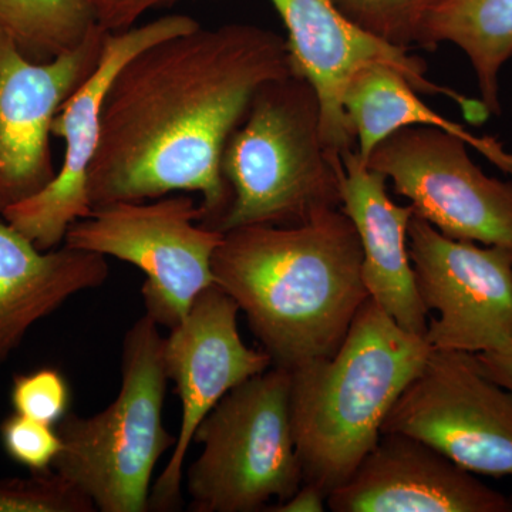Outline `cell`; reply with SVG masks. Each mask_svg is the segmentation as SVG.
Instances as JSON below:
<instances>
[{
    "instance_id": "6da1fadb",
    "label": "cell",
    "mask_w": 512,
    "mask_h": 512,
    "mask_svg": "<svg viewBox=\"0 0 512 512\" xmlns=\"http://www.w3.org/2000/svg\"><path fill=\"white\" fill-rule=\"evenodd\" d=\"M292 74L285 37L248 23L200 25L138 53L104 101L87 177L93 210L197 192L201 224L214 228L232 198L221 171L228 138L256 92Z\"/></svg>"
},
{
    "instance_id": "7a4b0ae2",
    "label": "cell",
    "mask_w": 512,
    "mask_h": 512,
    "mask_svg": "<svg viewBox=\"0 0 512 512\" xmlns=\"http://www.w3.org/2000/svg\"><path fill=\"white\" fill-rule=\"evenodd\" d=\"M362 261L355 225L338 208L291 227L224 232L212 274L274 366L293 370L342 345L369 299Z\"/></svg>"
},
{
    "instance_id": "3957f363",
    "label": "cell",
    "mask_w": 512,
    "mask_h": 512,
    "mask_svg": "<svg viewBox=\"0 0 512 512\" xmlns=\"http://www.w3.org/2000/svg\"><path fill=\"white\" fill-rule=\"evenodd\" d=\"M431 350L369 298L332 356L291 370L292 431L303 483L328 498L352 477Z\"/></svg>"
},
{
    "instance_id": "277c9868",
    "label": "cell",
    "mask_w": 512,
    "mask_h": 512,
    "mask_svg": "<svg viewBox=\"0 0 512 512\" xmlns=\"http://www.w3.org/2000/svg\"><path fill=\"white\" fill-rule=\"evenodd\" d=\"M221 171L232 198L221 232L303 224L342 208V157L326 146L318 94L302 77L272 80L225 144Z\"/></svg>"
},
{
    "instance_id": "5b68a950",
    "label": "cell",
    "mask_w": 512,
    "mask_h": 512,
    "mask_svg": "<svg viewBox=\"0 0 512 512\" xmlns=\"http://www.w3.org/2000/svg\"><path fill=\"white\" fill-rule=\"evenodd\" d=\"M165 338L147 313L127 330L116 400L90 417L67 414L53 470L101 512L150 511L151 478L177 436L163 421Z\"/></svg>"
},
{
    "instance_id": "8992f818",
    "label": "cell",
    "mask_w": 512,
    "mask_h": 512,
    "mask_svg": "<svg viewBox=\"0 0 512 512\" xmlns=\"http://www.w3.org/2000/svg\"><path fill=\"white\" fill-rule=\"evenodd\" d=\"M187 471L195 512L265 511L303 484L293 439L291 370L272 366L229 390L195 431Z\"/></svg>"
},
{
    "instance_id": "52a82bcc",
    "label": "cell",
    "mask_w": 512,
    "mask_h": 512,
    "mask_svg": "<svg viewBox=\"0 0 512 512\" xmlns=\"http://www.w3.org/2000/svg\"><path fill=\"white\" fill-rule=\"evenodd\" d=\"M200 204L185 194L94 208L67 229L63 245L137 266L141 295L158 326L173 329L201 292L215 284L212 256L224 232L201 224Z\"/></svg>"
},
{
    "instance_id": "ba28073f",
    "label": "cell",
    "mask_w": 512,
    "mask_h": 512,
    "mask_svg": "<svg viewBox=\"0 0 512 512\" xmlns=\"http://www.w3.org/2000/svg\"><path fill=\"white\" fill-rule=\"evenodd\" d=\"M384 433L423 441L476 476L512 477V394L473 353L431 350L387 414Z\"/></svg>"
},
{
    "instance_id": "9c48e42d",
    "label": "cell",
    "mask_w": 512,
    "mask_h": 512,
    "mask_svg": "<svg viewBox=\"0 0 512 512\" xmlns=\"http://www.w3.org/2000/svg\"><path fill=\"white\" fill-rule=\"evenodd\" d=\"M366 165L446 237L512 248V181L485 174L463 138L436 127H404L377 144Z\"/></svg>"
},
{
    "instance_id": "30bf717a",
    "label": "cell",
    "mask_w": 512,
    "mask_h": 512,
    "mask_svg": "<svg viewBox=\"0 0 512 512\" xmlns=\"http://www.w3.org/2000/svg\"><path fill=\"white\" fill-rule=\"evenodd\" d=\"M407 245L431 349L478 355L512 342V248L446 237L417 215Z\"/></svg>"
},
{
    "instance_id": "8fae6325",
    "label": "cell",
    "mask_w": 512,
    "mask_h": 512,
    "mask_svg": "<svg viewBox=\"0 0 512 512\" xmlns=\"http://www.w3.org/2000/svg\"><path fill=\"white\" fill-rule=\"evenodd\" d=\"M198 26L200 23L191 16L170 15L146 25L106 33L96 69L64 101L53 119L52 137L60 138L64 144L62 164L55 177L43 190L2 214L37 248L50 251L59 247L70 225L92 214L87 177L99 147L104 101L121 67L147 47Z\"/></svg>"
},
{
    "instance_id": "7c38bea8",
    "label": "cell",
    "mask_w": 512,
    "mask_h": 512,
    "mask_svg": "<svg viewBox=\"0 0 512 512\" xmlns=\"http://www.w3.org/2000/svg\"><path fill=\"white\" fill-rule=\"evenodd\" d=\"M288 30L289 55L295 76L311 83L320 103L326 146L343 157L356 150L343 109V99L357 73L386 64L402 74L416 92L456 101L464 116L480 123L490 116L481 101L433 82L427 66L409 50L389 45L350 22L332 0H269Z\"/></svg>"
},
{
    "instance_id": "4fadbf2b",
    "label": "cell",
    "mask_w": 512,
    "mask_h": 512,
    "mask_svg": "<svg viewBox=\"0 0 512 512\" xmlns=\"http://www.w3.org/2000/svg\"><path fill=\"white\" fill-rule=\"evenodd\" d=\"M238 313L237 302L214 284L165 338V369L180 397L181 424L170 461L151 491L150 510L180 508L185 458L201 421L229 390L274 366L265 350L242 340Z\"/></svg>"
},
{
    "instance_id": "5bb4252c",
    "label": "cell",
    "mask_w": 512,
    "mask_h": 512,
    "mask_svg": "<svg viewBox=\"0 0 512 512\" xmlns=\"http://www.w3.org/2000/svg\"><path fill=\"white\" fill-rule=\"evenodd\" d=\"M106 33L99 26L77 49L39 63L0 29V215L55 177L53 119L96 69Z\"/></svg>"
},
{
    "instance_id": "9a60e30c",
    "label": "cell",
    "mask_w": 512,
    "mask_h": 512,
    "mask_svg": "<svg viewBox=\"0 0 512 512\" xmlns=\"http://www.w3.org/2000/svg\"><path fill=\"white\" fill-rule=\"evenodd\" d=\"M333 512H510L511 498L423 441L384 433L326 498Z\"/></svg>"
},
{
    "instance_id": "2e32d148",
    "label": "cell",
    "mask_w": 512,
    "mask_h": 512,
    "mask_svg": "<svg viewBox=\"0 0 512 512\" xmlns=\"http://www.w3.org/2000/svg\"><path fill=\"white\" fill-rule=\"evenodd\" d=\"M342 211L362 245V279L369 298L406 332L426 339L429 312L417 291L407 231L414 211L387 192V178L356 150L343 154Z\"/></svg>"
},
{
    "instance_id": "e0dca14e",
    "label": "cell",
    "mask_w": 512,
    "mask_h": 512,
    "mask_svg": "<svg viewBox=\"0 0 512 512\" xmlns=\"http://www.w3.org/2000/svg\"><path fill=\"white\" fill-rule=\"evenodd\" d=\"M109 274L106 256L66 245L42 251L0 215V366L33 325Z\"/></svg>"
},
{
    "instance_id": "ac0fdd59",
    "label": "cell",
    "mask_w": 512,
    "mask_h": 512,
    "mask_svg": "<svg viewBox=\"0 0 512 512\" xmlns=\"http://www.w3.org/2000/svg\"><path fill=\"white\" fill-rule=\"evenodd\" d=\"M406 79L386 64H372L356 74L343 99L346 119L363 161L384 138L410 126H430L463 138L498 168L512 175V153L490 137H478L441 116L419 97Z\"/></svg>"
},
{
    "instance_id": "d6986e66",
    "label": "cell",
    "mask_w": 512,
    "mask_h": 512,
    "mask_svg": "<svg viewBox=\"0 0 512 512\" xmlns=\"http://www.w3.org/2000/svg\"><path fill=\"white\" fill-rule=\"evenodd\" d=\"M457 46L473 67L480 101L501 113L500 76L512 57V0H439L424 20L420 47Z\"/></svg>"
},
{
    "instance_id": "ffe728a7",
    "label": "cell",
    "mask_w": 512,
    "mask_h": 512,
    "mask_svg": "<svg viewBox=\"0 0 512 512\" xmlns=\"http://www.w3.org/2000/svg\"><path fill=\"white\" fill-rule=\"evenodd\" d=\"M97 28L92 0H0V29L33 62L72 52Z\"/></svg>"
},
{
    "instance_id": "44dd1931",
    "label": "cell",
    "mask_w": 512,
    "mask_h": 512,
    "mask_svg": "<svg viewBox=\"0 0 512 512\" xmlns=\"http://www.w3.org/2000/svg\"><path fill=\"white\" fill-rule=\"evenodd\" d=\"M360 29L389 45L419 46L424 20L439 0H332Z\"/></svg>"
},
{
    "instance_id": "7402d4cb",
    "label": "cell",
    "mask_w": 512,
    "mask_h": 512,
    "mask_svg": "<svg viewBox=\"0 0 512 512\" xmlns=\"http://www.w3.org/2000/svg\"><path fill=\"white\" fill-rule=\"evenodd\" d=\"M92 501L55 470L0 481V512H93Z\"/></svg>"
},
{
    "instance_id": "603a6c76",
    "label": "cell",
    "mask_w": 512,
    "mask_h": 512,
    "mask_svg": "<svg viewBox=\"0 0 512 512\" xmlns=\"http://www.w3.org/2000/svg\"><path fill=\"white\" fill-rule=\"evenodd\" d=\"M15 413L57 426L69 414L70 387L56 369H39L13 380L10 393Z\"/></svg>"
},
{
    "instance_id": "cb8c5ba5",
    "label": "cell",
    "mask_w": 512,
    "mask_h": 512,
    "mask_svg": "<svg viewBox=\"0 0 512 512\" xmlns=\"http://www.w3.org/2000/svg\"><path fill=\"white\" fill-rule=\"evenodd\" d=\"M0 440L6 454L33 474L53 470L62 451V439L53 426L18 413L0 424Z\"/></svg>"
},
{
    "instance_id": "d4e9b609",
    "label": "cell",
    "mask_w": 512,
    "mask_h": 512,
    "mask_svg": "<svg viewBox=\"0 0 512 512\" xmlns=\"http://www.w3.org/2000/svg\"><path fill=\"white\" fill-rule=\"evenodd\" d=\"M97 23L106 32L136 26L137 20L153 9L167 8L177 0H92Z\"/></svg>"
},
{
    "instance_id": "484cf974",
    "label": "cell",
    "mask_w": 512,
    "mask_h": 512,
    "mask_svg": "<svg viewBox=\"0 0 512 512\" xmlns=\"http://www.w3.org/2000/svg\"><path fill=\"white\" fill-rule=\"evenodd\" d=\"M476 356L481 369L512 394V342Z\"/></svg>"
},
{
    "instance_id": "4316f807",
    "label": "cell",
    "mask_w": 512,
    "mask_h": 512,
    "mask_svg": "<svg viewBox=\"0 0 512 512\" xmlns=\"http://www.w3.org/2000/svg\"><path fill=\"white\" fill-rule=\"evenodd\" d=\"M326 497L315 485L303 483L299 490L282 503H276L266 511L271 512H323L326 510Z\"/></svg>"
},
{
    "instance_id": "83f0119b",
    "label": "cell",
    "mask_w": 512,
    "mask_h": 512,
    "mask_svg": "<svg viewBox=\"0 0 512 512\" xmlns=\"http://www.w3.org/2000/svg\"><path fill=\"white\" fill-rule=\"evenodd\" d=\"M511 111H512V107H511Z\"/></svg>"
}]
</instances>
